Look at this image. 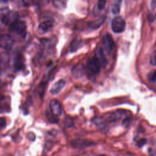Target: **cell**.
<instances>
[{"label":"cell","mask_w":156,"mask_h":156,"mask_svg":"<svg viewBox=\"0 0 156 156\" xmlns=\"http://www.w3.org/2000/svg\"><path fill=\"white\" fill-rule=\"evenodd\" d=\"M46 118L48 119V121L52 123H57L58 122V119L57 117H56L55 116L53 115L50 111L49 112H46Z\"/></svg>","instance_id":"obj_17"},{"label":"cell","mask_w":156,"mask_h":156,"mask_svg":"<svg viewBox=\"0 0 156 156\" xmlns=\"http://www.w3.org/2000/svg\"><path fill=\"white\" fill-rule=\"evenodd\" d=\"M53 4L58 9H63L66 7V2L63 1H54Z\"/></svg>","instance_id":"obj_18"},{"label":"cell","mask_w":156,"mask_h":156,"mask_svg":"<svg viewBox=\"0 0 156 156\" xmlns=\"http://www.w3.org/2000/svg\"><path fill=\"white\" fill-rule=\"evenodd\" d=\"M71 144L75 148H80L91 146L94 145V143L92 141L85 139H76L73 140L71 143Z\"/></svg>","instance_id":"obj_7"},{"label":"cell","mask_w":156,"mask_h":156,"mask_svg":"<svg viewBox=\"0 0 156 156\" xmlns=\"http://www.w3.org/2000/svg\"><path fill=\"white\" fill-rule=\"evenodd\" d=\"M93 122L97 126H102L105 123L104 119L102 117H96L93 119Z\"/></svg>","instance_id":"obj_19"},{"label":"cell","mask_w":156,"mask_h":156,"mask_svg":"<svg viewBox=\"0 0 156 156\" xmlns=\"http://www.w3.org/2000/svg\"><path fill=\"white\" fill-rule=\"evenodd\" d=\"M123 116L127 117V113L124 110H118L115 112H113L111 114V115L109 116L108 121L110 122H115L116 120H118L121 118H122Z\"/></svg>","instance_id":"obj_10"},{"label":"cell","mask_w":156,"mask_h":156,"mask_svg":"<svg viewBox=\"0 0 156 156\" xmlns=\"http://www.w3.org/2000/svg\"><path fill=\"white\" fill-rule=\"evenodd\" d=\"M65 84H66V82L64 80L60 79L58 80L54 84V85L51 88L50 90L51 93L52 94H56L58 93L65 86Z\"/></svg>","instance_id":"obj_13"},{"label":"cell","mask_w":156,"mask_h":156,"mask_svg":"<svg viewBox=\"0 0 156 156\" xmlns=\"http://www.w3.org/2000/svg\"><path fill=\"white\" fill-rule=\"evenodd\" d=\"M94 57L99 63L101 68H105L107 63V60L105 58V55L103 52L101 48L97 49L95 51Z\"/></svg>","instance_id":"obj_8"},{"label":"cell","mask_w":156,"mask_h":156,"mask_svg":"<svg viewBox=\"0 0 156 156\" xmlns=\"http://www.w3.org/2000/svg\"><path fill=\"white\" fill-rule=\"evenodd\" d=\"M80 46H81V40L78 38L74 39L70 45L71 52H76L80 47Z\"/></svg>","instance_id":"obj_15"},{"label":"cell","mask_w":156,"mask_h":156,"mask_svg":"<svg viewBox=\"0 0 156 156\" xmlns=\"http://www.w3.org/2000/svg\"><path fill=\"white\" fill-rule=\"evenodd\" d=\"M64 124L66 127H71L74 126V122H73V120L70 118L67 117L65 119V121L64 122Z\"/></svg>","instance_id":"obj_23"},{"label":"cell","mask_w":156,"mask_h":156,"mask_svg":"<svg viewBox=\"0 0 156 156\" xmlns=\"http://www.w3.org/2000/svg\"><path fill=\"white\" fill-rule=\"evenodd\" d=\"M85 73V66L82 63H77L73 66L72 69L73 76L76 79L81 78Z\"/></svg>","instance_id":"obj_9"},{"label":"cell","mask_w":156,"mask_h":156,"mask_svg":"<svg viewBox=\"0 0 156 156\" xmlns=\"http://www.w3.org/2000/svg\"><path fill=\"white\" fill-rule=\"evenodd\" d=\"M106 1H99L96 4V9L97 10L101 11L105 7V4H106Z\"/></svg>","instance_id":"obj_22"},{"label":"cell","mask_w":156,"mask_h":156,"mask_svg":"<svg viewBox=\"0 0 156 156\" xmlns=\"http://www.w3.org/2000/svg\"><path fill=\"white\" fill-rule=\"evenodd\" d=\"M7 126V121L4 117H0V127L4 128Z\"/></svg>","instance_id":"obj_26"},{"label":"cell","mask_w":156,"mask_h":156,"mask_svg":"<svg viewBox=\"0 0 156 156\" xmlns=\"http://www.w3.org/2000/svg\"><path fill=\"white\" fill-rule=\"evenodd\" d=\"M147 79L148 80L153 84H155V71L154 70L152 72L149 73L147 75Z\"/></svg>","instance_id":"obj_21"},{"label":"cell","mask_w":156,"mask_h":156,"mask_svg":"<svg viewBox=\"0 0 156 156\" xmlns=\"http://www.w3.org/2000/svg\"><path fill=\"white\" fill-rule=\"evenodd\" d=\"M147 18L149 20V21L151 22H152L154 21V19H155V17L154 15H152V14H149L148 16H147Z\"/></svg>","instance_id":"obj_28"},{"label":"cell","mask_w":156,"mask_h":156,"mask_svg":"<svg viewBox=\"0 0 156 156\" xmlns=\"http://www.w3.org/2000/svg\"><path fill=\"white\" fill-rule=\"evenodd\" d=\"M52 20H48L41 23L38 26V30L40 33H46L48 32L53 26Z\"/></svg>","instance_id":"obj_11"},{"label":"cell","mask_w":156,"mask_h":156,"mask_svg":"<svg viewBox=\"0 0 156 156\" xmlns=\"http://www.w3.org/2000/svg\"><path fill=\"white\" fill-rule=\"evenodd\" d=\"M114 40L110 34H105L102 38V50L106 54H110L115 48Z\"/></svg>","instance_id":"obj_3"},{"label":"cell","mask_w":156,"mask_h":156,"mask_svg":"<svg viewBox=\"0 0 156 156\" xmlns=\"http://www.w3.org/2000/svg\"><path fill=\"white\" fill-rule=\"evenodd\" d=\"M47 82L48 80H45L44 79H43V80H42L39 85L38 87V94L40 96L41 98L43 97L44 91H45V89L46 87V85H47Z\"/></svg>","instance_id":"obj_16"},{"label":"cell","mask_w":156,"mask_h":156,"mask_svg":"<svg viewBox=\"0 0 156 156\" xmlns=\"http://www.w3.org/2000/svg\"><path fill=\"white\" fill-rule=\"evenodd\" d=\"M147 142V140L146 138H141L137 142V146L139 147H142Z\"/></svg>","instance_id":"obj_24"},{"label":"cell","mask_w":156,"mask_h":156,"mask_svg":"<svg viewBox=\"0 0 156 156\" xmlns=\"http://www.w3.org/2000/svg\"><path fill=\"white\" fill-rule=\"evenodd\" d=\"M126 27V21L121 16H116L112 22V29L115 33L122 32Z\"/></svg>","instance_id":"obj_4"},{"label":"cell","mask_w":156,"mask_h":156,"mask_svg":"<svg viewBox=\"0 0 156 156\" xmlns=\"http://www.w3.org/2000/svg\"><path fill=\"white\" fill-rule=\"evenodd\" d=\"M14 66L16 70H21L23 69L24 66V58L22 55H19L16 57L14 62Z\"/></svg>","instance_id":"obj_14"},{"label":"cell","mask_w":156,"mask_h":156,"mask_svg":"<svg viewBox=\"0 0 156 156\" xmlns=\"http://www.w3.org/2000/svg\"><path fill=\"white\" fill-rule=\"evenodd\" d=\"M27 138L30 140V141H35V135L34 133L32 132H29L27 135Z\"/></svg>","instance_id":"obj_27"},{"label":"cell","mask_w":156,"mask_h":156,"mask_svg":"<svg viewBox=\"0 0 156 156\" xmlns=\"http://www.w3.org/2000/svg\"><path fill=\"white\" fill-rule=\"evenodd\" d=\"M14 44L13 38L8 34L0 35V47L5 49L10 50Z\"/></svg>","instance_id":"obj_5"},{"label":"cell","mask_w":156,"mask_h":156,"mask_svg":"<svg viewBox=\"0 0 156 156\" xmlns=\"http://www.w3.org/2000/svg\"><path fill=\"white\" fill-rule=\"evenodd\" d=\"M120 12V6L118 3H114L112 5V12L115 14H118Z\"/></svg>","instance_id":"obj_20"},{"label":"cell","mask_w":156,"mask_h":156,"mask_svg":"<svg viewBox=\"0 0 156 156\" xmlns=\"http://www.w3.org/2000/svg\"><path fill=\"white\" fill-rule=\"evenodd\" d=\"M150 63L153 65L155 66V51L154 50L151 56V58H150Z\"/></svg>","instance_id":"obj_25"},{"label":"cell","mask_w":156,"mask_h":156,"mask_svg":"<svg viewBox=\"0 0 156 156\" xmlns=\"http://www.w3.org/2000/svg\"><path fill=\"white\" fill-rule=\"evenodd\" d=\"M10 32L15 33L23 38H24L27 33L26 24L23 21L15 20L12 21L9 26Z\"/></svg>","instance_id":"obj_2"},{"label":"cell","mask_w":156,"mask_h":156,"mask_svg":"<svg viewBox=\"0 0 156 156\" xmlns=\"http://www.w3.org/2000/svg\"><path fill=\"white\" fill-rule=\"evenodd\" d=\"M107 16L105 15H102L98 18V19L94 20V21H89L87 23V25L89 27L93 29H96L99 28L105 21Z\"/></svg>","instance_id":"obj_12"},{"label":"cell","mask_w":156,"mask_h":156,"mask_svg":"<svg viewBox=\"0 0 156 156\" xmlns=\"http://www.w3.org/2000/svg\"><path fill=\"white\" fill-rule=\"evenodd\" d=\"M85 66V72L90 78L95 77L100 71L101 66L94 57L88 58Z\"/></svg>","instance_id":"obj_1"},{"label":"cell","mask_w":156,"mask_h":156,"mask_svg":"<svg viewBox=\"0 0 156 156\" xmlns=\"http://www.w3.org/2000/svg\"><path fill=\"white\" fill-rule=\"evenodd\" d=\"M98 156H106L105 155H98Z\"/></svg>","instance_id":"obj_29"},{"label":"cell","mask_w":156,"mask_h":156,"mask_svg":"<svg viewBox=\"0 0 156 156\" xmlns=\"http://www.w3.org/2000/svg\"><path fill=\"white\" fill-rule=\"evenodd\" d=\"M50 112L56 117L60 116L62 113V108L60 102L57 99H52L49 102Z\"/></svg>","instance_id":"obj_6"}]
</instances>
